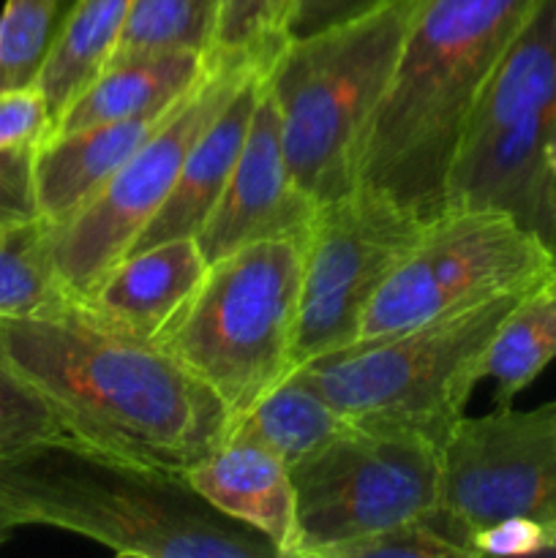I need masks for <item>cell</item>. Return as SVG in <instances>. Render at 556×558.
Wrapping results in <instances>:
<instances>
[{"label": "cell", "instance_id": "obj_12", "mask_svg": "<svg viewBox=\"0 0 556 558\" xmlns=\"http://www.w3.org/2000/svg\"><path fill=\"white\" fill-rule=\"evenodd\" d=\"M556 107L461 147L445 183V210L510 216L556 254Z\"/></svg>", "mask_w": 556, "mask_h": 558}, {"label": "cell", "instance_id": "obj_16", "mask_svg": "<svg viewBox=\"0 0 556 558\" xmlns=\"http://www.w3.org/2000/svg\"><path fill=\"white\" fill-rule=\"evenodd\" d=\"M262 74L265 71H254V74L245 76L243 85L223 104L221 112L207 123V129L202 131L200 140L185 156L172 194L167 196L161 210L147 221L131 251L147 248V245L172 238H196L200 234L202 223L216 207L221 191L227 189L234 163L243 153L251 118H254L256 101H259Z\"/></svg>", "mask_w": 556, "mask_h": 558}, {"label": "cell", "instance_id": "obj_6", "mask_svg": "<svg viewBox=\"0 0 556 558\" xmlns=\"http://www.w3.org/2000/svg\"><path fill=\"white\" fill-rule=\"evenodd\" d=\"M305 238L259 240L210 262L158 336V347L200 376L232 420L294 371Z\"/></svg>", "mask_w": 556, "mask_h": 558}, {"label": "cell", "instance_id": "obj_18", "mask_svg": "<svg viewBox=\"0 0 556 558\" xmlns=\"http://www.w3.org/2000/svg\"><path fill=\"white\" fill-rule=\"evenodd\" d=\"M556 107V0H537L527 25L491 71L458 150L529 114Z\"/></svg>", "mask_w": 556, "mask_h": 558}, {"label": "cell", "instance_id": "obj_11", "mask_svg": "<svg viewBox=\"0 0 556 558\" xmlns=\"http://www.w3.org/2000/svg\"><path fill=\"white\" fill-rule=\"evenodd\" d=\"M439 507L469 534L505 518L556 523V401L467 417L442 447Z\"/></svg>", "mask_w": 556, "mask_h": 558}, {"label": "cell", "instance_id": "obj_20", "mask_svg": "<svg viewBox=\"0 0 556 558\" xmlns=\"http://www.w3.org/2000/svg\"><path fill=\"white\" fill-rule=\"evenodd\" d=\"M349 420L305 381L289 374L251 409L232 420L229 439L262 447L289 469L336 439Z\"/></svg>", "mask_w": 556, "mask_h": 558}, {"label": "cell", "instance_id": "obj_13", "mask_svg": "<svg viewBox=\"0 0 556 558\" xmlns=\"http://www.w3.org/2000/svg\"><path fill=\"white\" fill-rule=\"evenodd\" d=\"M316 205L289 172L283 153L278 109L262 74L259 101L251 118L243 153L227 189L202 223L196 243L207 265L259 240L305 238L314 223Z\"/></svg>", "mask_w": 556, "mask_h": 558}, {"label": "cell", "instance_id": "obj_29", "mask_svg": "<svg viewBox=\"0 0 556 558\" xmlns=\"http://www.w3.org/2000/svg\"><path fill=\"white\" fill-rule=\"evenodd\" d=\"M36 147L0 150V238L44 218L36 194Z\"/></svg>", "mask_w": 556, "mask_h": 558}, {"label": "cell", "instance_id": "obj_27", "mask_svg": "<svg viewBox=\"0 0 556 558\" xmlns=\"http://www.w3.org/2000/svg\"><path fill=\"white\" fill-rule=\"evenodd\" d=\"M478 558L472 534L439 505L376 537L343 548L336 558Z\"/></svg>", "mask_w": 556, "mask_h": 558}, {"label": "cell", "instance_id": "obj_35", "mask_svg": "<svg viewBox=\"0 0 556 558\" xmlns=\"http://www.w3.org/2000/svg\"><path fill=\"white\" fill-rule=\"evenodd\" d=\"M554 169H556V153H554Z\"/></svg>", "mask_w": 556, "mask_h": 558}, {"label": "cell", "instance_id": "obj_21", "mask_svg": "<svg viewBox=\"0 0 556 558\" xmlns=\"http://www.w3.org/2000/svg\"><path fill=\"white\" fill-rule=\"evenodd\" d=\"M129 9L131 0H74L38 76V90L47 98L52 123L107 69Z\"/></svg>", "mask_w": 556, "mask_h": 558}, {"label": "cell", "instance_id": "obj_15", "mask_svg": "<svg viewBox=\"0 0 556 558\" xmlns=\"http://www.w3.org/2000/svg\"><path fill=\"white\" fill-rule=\"evenodd\" d=\"M172 107L47 136L36 147V194L44 221L58 227L74 216L145 145Z\"/></svg>", "mask_w": 556, "mask_h": 558}, {"label": "cell", "instance_id": "obj_9", "mask_svg": "<svg viewBox=\"0 0 556 558\" xmlns=\"http://www.w3.org/2000/svg\"><path fill=\"white\" fill-rule=\"evenodd\" d=\"M556 254L496 210H445L425 221L418 243L368 305L360 338H382L532 287Z\"/></svg>", "mask_w": 556, "mask_h": 558}, {"label": "cell", "instance_id": "obj_26", "mask_svg": "<svg viewBox=\"0 0 556 558\" xmlns=\"http://www.w3.org/2000/svg\"><path fill=\"white\" fill-rule=\"evenodd\" d=\"M294 0H221L216 49L267 71L287 44Z\"/></svg>", "mask_w": 556, "mask_h": 558}, {"label": "cell", "instance_id": "obj_24", "mask_svg": "<svg viewBox=\"0 0 556 558\" xmlns=\"http://www.w3.org/2000/svg\"><path fill=\"white\" fill-rule=\"evenodd\" d=\"M52 259V223L36 221L0 238V319H22L69 303Z\"/></svg>", "mask_w": 556, "mask_h": 558}, {"label": "cell", "instance_id": "obj_28", "mask_svg": "<svg viewBox=\"0 0 556 558\" xmlns=\"http://www.w3.org/2000/svg\"><path fill=\"white\" fill-rule=\"evenodd\" d=\"M58 436L69 434L55 409L0 349V461Z\"/></svg>", "mask_w": 556, "mask_h": 558}, {"label": "cell", "instance_id": "obj_5", "mask_svg": "<svg viewBox=\"0 0 556 558\" xmlns=\"http://www.w3.org/2000/svg\"><path fill=\"white\" fill-rule=\"evenodd\" d=\"M527 289L392 336L354 341L298 365L292 376L347 420L418 430L445 447L483 381L491 338Z\"/></svg>", "mask_w": 556, "mask_h": 558}, {"label": "cell", "instance_id": "obj_34", "mask_svg": "<svg viewBox=\"0 0 556 558\" xmlns=\"http://www.w3.org/2000/svg\"><path fill=\"white\" fill-rule=\"evenodd\" d=\"M543 554H556V523H554V526H545Z\"/></svg>", "mask_w": 556, "mask_h": 558}, {"label": "cell", "instance_id": "obj_7", "mask_svg": "<svg viewBox=\"0 0 556 558\" xmlns=\"http://www.w3.org/2000/svg\"><path fill=\"white\" fill-rule=\"evenodd\" d=\"M294 488L292 558H336L439 505L442 447L418 430L349 420L289 469Z\"/></svg>", "mask_w": 556, "mask_h": 558}, {"label": "cell", "instance_id": "obj_31", "mask_svg": "<svg viewBox=\"0 0 556 558\" xmlns=\"http://www.w3.org/2000/svg\"><path fill=\"white\" fill-rule=\"evenodd\" d=\"M545 526L532 518H505L474 534L478 556H534L543 554Z\"/></svg>", "mask_w": 556, "mask_h": 558}, {"label": "cell", "instance_id": "obj_10", "mask_svg": "<svg viewBox=\"0 0 556 558\" xmlns=\"http://www.w3.org/2000/svg\"><path fill=\"white\" fill-rule=\"evenodd\" d=\"M423 227V218L363 183L319 205L305 238L294 368L358 341L365 311Z\"/></svg>", "mask_w": 556, "mask_h": 558}, {"label": "cell", "instance_id": "obj_14", "mask_svg": "<svg viewBox=\"0 0 556 558\" xmlns=\"http://www.w3.org/2000/svg\"><path fill=\"white\" fill-rule=\"evenodd\" d=\"M205 272L207 259L196 238H172L125 254L76 303L109 330L158 341Z\"/></svg>", "mask_w": 556, "mask_h": 558}, {"label": "cell", "instance_id": "obj_23", "mask_svg": "<svg viewBox=\"0 0 556 558\" xmlns=\"http://www.w3.org/2000/svg\"><path fill=\"white\" fill-rule=\"evenodd\" d=\"M218 20L221 0H131L112 60L158 52L213 54Z\"/></svg>", "mask_w": 556, "mask_h": 558}, {"label": "cell", "instance_id": "obj_30", "mask_svg": "<svg viewBox=\"0 0 556 558\" xmlns=\"http://www.w3.org/2000/svg\"><path fill=\"white\" fill-rule=\"evenodd\" d=\"M49 129L52 114L38 85L0 93V150L41 145Z\"/></svg>", "mask_w": 556, "mask_h": 558}, {"label": "cell", "instance_id": "obj_1", "mask_svg": "<svg viewBox=\"0 0 556 558\" xmlns=\"http://www.w3.org/2000/svg\"><path fill=\"white\" fill-rule=\"evenodd\" d=\"M0 349L71 439L118 461L185 477L229 439L232 414L200 376L156 341L98 325L76 300L0 319Z\"/></svg>", "mask_w": 556, "mask_h": 558}, {"label": "cell", "instance_id": "obj_25", "mask_svg": "<svg viewBox=\"0 0 556 558\" xmlns=\"http://www.w3.org/2000/svg\"><path fill=\"white\" fill-rule=\"evenodd\" d=\"M74 0H5L0 11V93L36 87Z\"/></svg>", "mask_w": 556, "mask_h": 558}, {"label": "cell", "instance_id": "obj_2", "mask_svg": "<svg viewBox=\"0 0 556 558\" xmlns=\"http://www.w3.org/2000/svg\"><path fill=\"white\" fill-rule=\"evenodd\" d=\"M537 0H420L396 71L368 123L358 183L423 221L445 213V183L474 101Z\"/></svg>", "mask_w": 556, "mask_h": 558}, {"label": "cell", "instance_id": "obj_22", "mask_svg": "<svg viewBox=\"0 0 556 558\" xmlns=\"http://www.w3.org/2000/svg\"><path fill=\"white\" fill-rule=\"evenodd\" d=\"M556 360V267L521 294L483 357V379L496 381V407H510Z\"/></svg>", "mask_w": 556, "mask_h": 558}, {"label": "cell", "instance_id": "obj_33", "mask_svg": "<svg viewBox=\"0 0 556 558\" xmlns=\"http://www.w3.org/2000/svg\"><path fill=\"white\" fill-rule=\"evenodd\" d=\"M16 529H22L20 521H16L14 512H11L9 507H5L3 501H0V548H3V545L9 543V537L16 532Z\"/></svg>", "mask_w": 556, "mask_h": 558}, {"label": "cell", "instance_id": "obj_4", "mask_svg": "<svg viewBox=\"0 0 556 558\" xmlns=\"http://www.w3.org/2000/svg\"><path fill=\"white\" fill-rule=\"evenodd\" d=\"M418 5L420 0H390L314 36L292 38L265 71L289 172L316 205L358 185L360 145Z\"/></svg>", "mask_w": 556, "mask_h": 558}, {"label": "cell", "instance_id": "obj_8", "mask_svg": "<svg viewBox=\"0 0 556 558\" xmlns=\"http://www.w3.org/2000/svg\"><path fill=\"white\" fill-rule=\"evenodd\" d=\"M254 71L262 69L213 52L205 76L174 101L145 145L74 216L52 227L55 270L71 300L85 298L129 254L172 194L194 142Z\"/></svg>", "mask_w": 556, "mask_h": 558}, {"label": "cell", "instance_id": "obj_3", "mask_svg": "<svg viewBox=\"0 0 556 558\" xmlns=\"http://www.w3.org/2000/svg\"><path fill=\"white\" fill-rule=\"evenodd\" d=\"M0 501L22 529L80 534L118 556L278 558L259 532L213 510L185 477L118 461L71 436L3 458Z\"/></svg>", "mask_w": 556, "mask_h": 558}, {"label": "cell", "instance_id": "obj_17", "mask_svg": "<svg viewBox=\"0 0 556 558\" xmlns=\"http://www.w3.org/2000/svg\"><path fill=\"white\" fill-rule=\"evenodd\" d=\"M185 483L213 510L259 532L278 556L292 558L294 488L287 463L249 441L227 439L185 474Z\"/></svg>", "mask_w": 556, "mask_h": 558}, {"label": "cell", "instance_id": "obj_19", "mask_svg": "<svg viewBox=\"0 0 556 558\" xmlns=\"http://www.w3.org/2000/svg\"><path fill=\"white\" fill-rule=\"evenodd\" d=\"M210 69V54L158 52L131 54L107 69L69 104L47 136L71 134L87 125L131 118L147 109L169 107Z\"/></svg>", "mask_w": 556, "mask_h": 558}, {"label": "cell", "instance_id": "obj_32", "mask_svg": "<svg viewBox=\"0 0 556 558\" xmlns=\"http://www.w3.org/2000/svg\"><path fill=\"white\" fill-rule=\"evenodd\" d=\"M385 3H390V0H294L287 41L314 36L325 27L368 14Z\"/></svg>", "mask_w": 556, "mask_h": 558}]
</instances>
